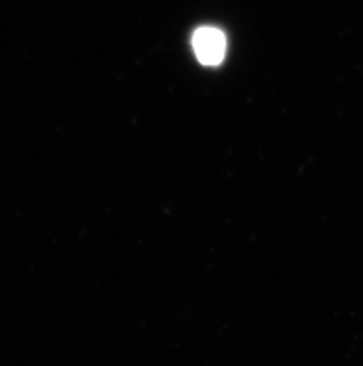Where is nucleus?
Listing matches in <instances>:
<instances>
[{
	"instance_id": "nucleus-1",
	"label": "nucleus",
	"mask_w": 363,
	"mask_h": 366,
	"mask_svg": "<svg viewBox=\"0 0 363 366\" xmlns=\"http://www.w3.org/2000/svg\"><path fill=\"white\" fill-rule=\"evenodd\" d=\"M193 51L200 64L219 65L226 54L225 34L212 26L198 28L193 34Z\"/></svg>"
}]
</instances>
